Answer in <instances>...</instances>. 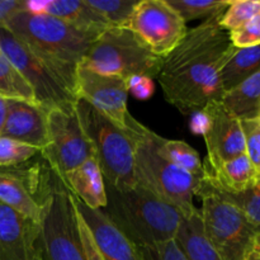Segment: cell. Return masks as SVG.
Returning a JSON list of instances; mask_svg holds the SVG:
<instances>
[{"mask_svg":"<svg viewBox=\"0 0 260 260\" xmlns=\"http://www.w3.org/2000/svg\"><path fill=\"white\" fill-rule=\"evenodd\" d=\"M223 13L188 29L179 45L162 60L156 80L168 103L183 113L202 112L221 101L220 73L236 47L220 25Z\"/></svg>","mask_w":260,"mask_h":260,"instance_id":"1","label":"cell"},{"mask_svg":"<svg viewBox=\"0 0 260 260\" xmlns=\"http://www.w3.org/2000/svg\"><path fill=\"white\" fill-rule=\"evenodd\" d=\"M102 211L139 248L175 240L185 217L137 184L126 190L107 187V206Z\"/></svg>","mask_w":260,"mask_h":260,"instance_id":"2","label":"cell"},{"mask_svg":"<svg viewBox=\"0 0 260 260\" xmlns=\"http://www.w3.org/2000/svg\"><path fill=\"white\" fill-rule=\"evenodd\" d=\"M4 29L75 81L76 70L101 35L80 29L58 18L33 10H20Z\"/></svg>","mask_w":260,"mask_h":260,"instance_id":"3","label":"cell"},{"mask_svg":"<svg viewBox=\"0 0 260 260\" xmlns=\"http://www.w3.org/2000/svg\"><path fill=\"white\" fill-rule=\"evenodd\" d=\"M126 131L134 142L136 184L177 207L184 216L198 210L193 203L203 177H196L162 159L147 137V127L128 114Z\"/></svg>","mask_w":260,"mask_h":260,"instance_id":"4","label":"cell"},{"mask_svg":"<svg viewBox=\"0 0 260 260\" xmlns=\"http://www.w3.org/2000/svg\"><path fill=\"white\" fill-rule=\"evenodd\" d=\"M75 112L80 126L94 150L107 187L118 190L136 185L134 170V142L127 131L79 99Z\"/></svg>","mask_w":260,"mask_h":260,"instance_id":"5","label":"cell"},{"mask_svg":"<svg viewBox=\"0 0 260 260\" xmlns=\"http://www.w3.org/2000/svg\"><path fill=\"white\" fill-rule=\"evenodd\" d=\"M43 179L37 249L43 260H85L74 197L52 172Z\"/></svg>","mask_w":260,"mask_h":260,"instance_id":"6","label":"cell"},{"mask_svg":"<svg viewBox=\"0 0 260 260\" xmlns=\"http://www.w3.org/2000/svg\"><path fill=\"white\" fill-rule=\"evenodd\" d=\"M164 58L149 50L127 28H108L93 42L81 68L104 75L156 79Z\"/></svg>","mask_w":260,"mask_h":260,"instance_id":"7","label":"cell"},{"mask_svg":"<svg viewBox=\"0 0 260 260\" xmlns=\"http://www.w3.org/2000/svg\"><path fill=\"white\" fill-rule=\"evenodd\" d=\"M197 197L203 233L223 260H244L255 245L259 234L236 206L217 192L205 178L201 179Z\"/></svg>","mask_w":260,"mask_h":260,"instance_id":"8","label":"cell"},{"mask_svg":"<svg viewBox=\"0 0 260 260\" xmlns=\"http://www.w3.org/2000/svg\"><path fill=\"white\" fill-rule=\"evenodd\" d=\"M0 51L30 84L41 108L50 111L75 106L78 101L75 81L4 28H0Z\"/></svg>","mask_w":260,"mask_h":260,"instance_id":"9","label":"cell"},{"mask_svg":"<svg viewBox=\"0 0 260 260\" xmlns=\"http://www.w3.org/2000/svg\"><path fill=\"white\" fill-rule=\"evenodd\" d=\"M46 113L48 141L40 155L48 164V169L62 178L88 159L95 157L94 150L81 128L75 106L50 109Z\"/></svg>","mask_w":260,"mask_h":260,"instance_id":"10","label":"cell"},{"mask_svg":"<svg viewBox=\"0 0 260 260\" xmlns=\"http://www.w3.org/2000/svg\"><path fill=\"white\" fill-rule=\"evenodd\" d=\"M124 28L162 58L179 45L188 32L187 23L168 0H140Z\"/></svg>","mask_w":260,"mask_h":260,"instance_id":"11","label":"cell"},{"mask_svg":"<svg viewBox=\"0 0 260 260\" xmlns=\"http://www.w3.org/2000/svg\"><path fill=\"white\" fill-rule=\"evenodd\" d=\"M201 113L203 116L202 135L207 147V157L203 162L206 167L216 168L245 154L241 121L220 101L208 103Z\"/></svg>","mask_w":260,"mask_h":260,"instance_id":"12","label":"cell"},{"mask_svg":"<svg viewBox=\"0 0 260 260\" xmlns=\"http://www.w3.org/2000/svg\"><path fill=\"white\" fill-rule=\"evenodd\" d=\"M129 80L114 75H104L78 66L76 70V95L111 119L117 126L126 129L127 99Z\"/></svg>","mask_w":260,"mask_h":260,"instance_id":"13","label":"cell"},{"mask_svg":"<svg viewBox=\"0 0 260 260\" xmlns=\"http://www.w3.org/2000/svg\"><path fill=\"white\" fill-rule=\"evenodd\" d=\"M74 197V196H73ZM74 205L83 217L96 246L106 260H145L139 246L122 234L102 210H91L74 197Z\"/></svg>","mask_w":260,"mask_h":260,"instance_id":"14","label":"cell"},{"mask_svg":"<svg viewBox=\"0 0 260 260\" xmlns=\"http://www.w3.org/2000/svg\"><path fill=\"white\" fill-rule=\"evenodd\" d=\"M38 173L33 169L0 168V202L36 223H40L42 216V198L35 196L42 182Z\"/></svg>","mask_w":260,"mask_h":260,"instance_id":"15","label":"cell"},{"mask_svg":"<svg viewBox=\"0 0 260 260\" xmlns=\"http://www.w3.org/2000/svg\"><path fill=\"white\" fill-rule=\"evenodd\" d=\"M40 226L0 202V260H35Z\"/></svg>","mask_w":260,"mask_h":260,"instance_id":"16","label":"cell"},{"mask_svg":"<svg viewBox=\"0 0 260 260\" xmlns=\"http://www.w3.org/2000/svg\"><path fill=\"white\" fill-rule=\"evenodd\" d=\"M2 136L27 144L42 152L48 141L47 113L38 104L7 101V117Z\"/></svg>","mask_w":260,"mask_h":260,"instance_id":"17","label":"cell"},{"mask_svg":"<svg viewBox=\"0 0 260 260\" xmlns=\"http://www.w3.org/2000/svg\"><path fill=\"white\" fill-rule=\"evenodd\" d=\"M25 9L42 12L58 18L69 24L88 32L102 35L112 28L111 24L88 3V0H51V2H27Z\"/></svg>","mask_w":260,"mask_h":260,"instance_id":"18","label":"cell"},{"mask_svg":"<svg viewBox=\"0 0 260 260\" xmlns=\"http://www.w3.org/2000/svg\"><path fill=\"white\" fill-rule=\"evenodd\" d=\"M60 179L69 192L86 207L103 210L107 206L106 180L95 157L88 159Z\"/></svg>","mask_w":260,"mask_h":260,"instance_id":"19","label":"cell"},{"mask_svg":"<svg viewBox=\"0 0 260 260\" xmlns=\"http://www.w3.org/2000/svg\"><path fill=\"white\" fill-rule=\"evenodd\" d=\"M203 178L215 187L230 193H238L250 187L258 178L255 168L246 154L222 162L216 168L203 164Z\"/></svg>","mask_w":260,"mask_h":260,"instance_id":"20","label":"cell"},{"mask_svg":"<svg viewBox=\"0 0 260 260\" xmlns=\"http://www.w3.org/2000/svg\"><path fill=\"white\" fill-rule=\"evenodd\" d=\"M175 241L188 260H223L203 233L200 208L183 218Z\"/></svg>","mask_w":260,"mask_h":260,"instance_id":"21","label":"cell"},{"mask_svg":"<svg viewBox=\"0 0 260 260\" xmlns=\"http://www.w3.org/2000/svg\"><path fill=\"white\" fill-rule=\"evenodd\" d=\"M220 102L240 121L258 118L260 116V70L235 88L225 91Z\"/></svg>","mask_w":260,"mask_h":260,"instance_id":"22","label":"cell"},{"mask_svg":"<svg viewBox=\"0 0 260 260\" xmlns=\"http://www.w3.org/2000/svg\"><path fill=\"white\" fill-rule=\"evenodd\" d=\"M147 137L162 159L172 162L173 165L189 174L203 177L205 172H203V162L201 161L200 155L187 142L182 140L165 139L155 134L150 128H147Z\"/></svg>","mask_w":260,"mask_h":260,"instance_id":"23","label":"cell"},{"mask_svg":"<svg viewBox=\"0 0 260 260\" xmlns=\"http://www.w3.org/2000/svg\"><path fill=\"white\" fill-rule=\"evenodd\" d=\"M260 70V45L245 48H236L234 55L220 73V81L223 91L236 85Z\"/></svg>","mask_w":260,"mask_h":260,"instance_id":"24","label":"cell"},{"mask_svg":"<svg viewBox=\"0 0 260 260\" xmlns=\"http://www.w3.org/2000/svg\"><path fill=\"white\" fill-rule=\"evenodd\" d=\"M0 96L7 101H24L37 104L30 84L18 69L0 52Z\"/></svg>","mask_w":260,"mask_h":260,"instance_id":"25","label":"cell"},{"mask_svg":"<svg viewBox=\"0 0 260 260\" xmlns=\"http://www.w3.org/2000/svg\"><path fill=\"white\" fill-rule=\"evenodd\" d=\"M210 184H212V183H210ZM215 188L222 197L230 201L234 206H236L241 211V213L245 216L249 223L255 229L256 233L260 235V174H258V178L250 187L241 190V192L230 193L225 192V190L220 189L217 187Z\"/></svg>","mask_w":260,"mask_h":260,"instance_id":"26","label":"cell"},{"mask_svg":"<svg viewBox=\"0 0 260 260\" xmlns=\"http://www.w3.org/2000/svg\"><path fill=\"white\" fill-rule=\"evenodd\" d=\"M185 23L194 19H208L225 13L230 0H168Z\"/></svg>","mask_w":260,"mask_h":260,"instance_id":"27","label":"cell"},{"mask_svg":"<svg viewBox=\"0 0 260 260\" xmlns=\"http://www.w3.org/2000/svg\"><path fill=\"white\" fill-rule=\"evenodd\" d=\"M140 0H88L112 28H124Z\"/></svg>","mask_w":260,"mask_h":260,"instance_id":"28","label":"cell"},{"mask_svg":"<svg viewBox=\"0 0 260 260\" xmlns=\"http://www.w3.org/2000/svg\"><path fill=\"white\" fill-rule=\"evenodd\" d=\"M258 14H260V0H230L220 25L229 33L234 32Z\"/></svg>","mask_w":260,"mask_h":260,"instance_id":"29","label":"cell"},{"mask_svg":"<svg viewBox=\"0 0 260 260\" xmlns=\"http://www.w3.org/2000/svg\"><path fill=\"white\" fill-rule=\"evenodd\" d=\"M40 154L41 151L36 147L15 141L9 137L0 136V168L2 169L18 168Z\"/></svg>","mask_w":260,"mask_h":260,"instance_id":"30","label":"cell"},{"mask_svg":"<svg viewBox=\"0 0 260 260\" xmlns=\"http://www.w3.org/2000/svg\"><path fill=\"white\" fill-rule=\"evenodd\" d=\"M241 126L245 139V154L260 174V118L243 119Z\"/></svg>","mask_w":260,"mask_h":260,"instance_id":"31","label":"cell"},{"mask_svg":"<svg viewBox=\"0 0 260 260\" xmlns=\"http://www.w3.org/2000/svg\"><path fill=\"white\" fill-rule=\"evenodd\" d=\"M230 40L236 48L260 45V14L249 20L239 29L230 32Z\"/></svg>","mask_w":260,"mask_h":260,"instance_id":"32","label":"cell"},{"mask_svg":"<svg viewBox=\"0 0 260 260\" xmlns=\"http://www.w3.org/2000/svg\"><path fill=\"white\" fill-rule=\"evenodd\" d=\"M139 249L145 260H188L175 240Z\"/></svg>","mask_w":260,"mask_h":260,"instance_id":"33","label":"cell"},{"mask_svg":"<svg viewBox=\"0 0 260 260\" xmlns=\"http://www.w3.org/2000/svg\"><path fill=\"white\" fill-rule=\"evenodd\" d=\"M76 217H78L79 235H80L81 246H83L85 260H106L103 258V255H102L98 246H96L95 240H94L93 235H91L90 229L88 228V225H86L85 221L83 220V217L79 215L78 211H76Z\"/></svg>","mask_w":260,"mask_h":260,"instance_id":"34","label":"cell"},{"mask_svg":"<svg viewBox=\"0 0 260 260\" xmlns=\"http://www.w3.org/2000/svg\"><path fill=\"white\" fill-rule=\"evenodd\" d=\"M27 8V0H0V28H4L8 20L15 13Z\"/></svg>","mask_w":260,"mask_h":260,"instance_id":"35","label":"cell"},{"mask_svg":"<svg viewBox=\"0 0 260 260\" xmlns=\"http://www.w3.org/2000/svg\"><path fill=\"white\" fill-rule=\"evenodd\" d=\"M5 117H7V99L0 96V136L5 123Z\"/></svg>","mask_w":260,"mask_h":260,"instance_id":"36","label":"cell"},{"mask_svg":"<svg viewBox=\"0 0 260 260\" xmlns=\"http://www.w3.org/2000/svg\"><path fill=\"white\" fill-rule=\"evenodd\" d=\"M244 260H260V236L256 239L255 245L253 246L250 253L248 254V256H246Z\"/></svg>","mask_w":260,"mask_h":260,"instance_id":"37","label":"cell"},{"mask_svg":"<svg viewBox=\"0 0 260 260\" xmlns=\"http://www.w3.org/2000/svg\"><path fill=\"white\" fill-rule=\"evenodd\" d=\"M35 260H43L42 256H41L40 251H38V249H37V244H36V259Z\"/></svg>","mask_w":260,"mask_h":260,"instance_id":"38","label":"cell"},{"mask_svg":"<svg viewBox=\"0 0 260 260\" xmlns=\"http://www.w3.org/2000/svg\"><path fill=\"white\" fill-rule=\"evenodd\" d=\"M259 118H260V116H259Z\"/></svg>","mask_w":260,"mask_h":260,"instance_id":"39","label":"cell"},{"mask_svg":"<svg viewBox=\"0 0 260 260\" xmlns=\"http://www.w3.org/2000/svg\"><path fill=\"white\" fill-rule=\"evenodd\" d=\"M0 52H2V51H0Z\"/></svg>","mask_w":260,"mask_h":260,"instance_id":"40","label":"cell"}]
</instances>
